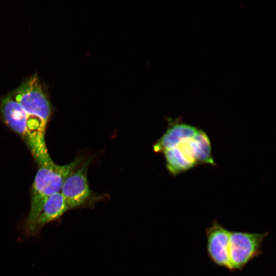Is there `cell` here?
Segmentation results:
<instances>
[{
    "mask_svg": "<svg viewBox=\"0 0 276 276\" xmlns=\"http://www.w3.org/2000/svg\"><path fill=\"white\" fill-rule=\"evenodd\" d=\"M0 113L7 126L25 142L39 166L52 160L45 141L47 123L27 113L14 99L11 93L1 100Z\"/></svg>",
    "mask_w": 276,
    "mask_h": 276,
    "instance_id": "6da1fadb",
    "label": "cell"
},
{
    "mask_svg": "<svg viewBox=\"0 0 276 276\" xmlns=\"http://www.w3.org/2000/svg\"><path fill=\"white\" fill-rule=\"evenodd\" d=\"M87 154H79L72 162L58 165L51 160L39 166L31 191V203L25 220L24 232L30 235L32 227L45 202L53 194L61 191L63 184L72 172L82 162Z\"/></svg>",
    "mask_w": 276,
    "mask_h": 276,
    "instance_id": "7a4b0ae2",
    "label": "cell"
},
{
    "mask_svg": "<svg viewBox=\"0 0 276 276\" xmlns=\"http://www.w3.org/2000/svg\"><path fill=\"white\" fill-rule=\"evenodd\" d=\"M163 153L166 166L173 176L199 165H215L210 139L200 129L194 134L183 137L173 147Z\"/></svg>",
    "mask_w": 276,
    "mask_h": 276,
    "instance_id": "3957f363",
    "label": "cell"
},
{
    "mask_svg": "<svg viewBox=\"0 0 276 276\" xmlns=\"http://www.w3.org/2000/svg\"><path fill=\"white\" fill-rule=\"evenodd\" d=\"M93 158V155L87 154L63 184L60 192L70 209L91 207L105 197V195H98L93 191L88 183L87 171Z\"/></svg>",
    "mask_w": 276,
    "mask_h": 276,
    "instance_id": "277c9868",
    "label": "cell"
},
{
    "mask_svg": "<svg viewBox=\"0 0 276 276\" xmlns=\"http://www.w3.org/2000/svg\"><path fill=\"white\" fill-rule=\"evenodd\" d=\"M269 234L231 231L229 243L231 272L242 271L247 264L263 253L262 244Z\"/></svg>",
    "mask_w": 276,
    "mask_h": 276,
    "instance_id": "5b68a950",
    "label": "cell"
},
{
    "mask_svg": "<svg viewBox=\"0 0 276 276\" xmlns=\"http://www.w3.org/2000/svg\"><path fill=\"white\" fill-rule=\"evenodd\" d=\"M11 93L27 113L48 123L52 114V106L37 74L28 78Z\"/></svg>",
    "mask_w": 276,
    "mask_h": 276,
    "instance_id": "8992f818",
    "label": "cell"
},
{
    "mask_svg": "<svg viewBox=\"0 0 276 276\" xmlns=\"http://www.w3.org/2000/svg\"><path fill=\"white\" fill-rule=\"evenodd\" d=\"M231 231L216 220L205 228L207 255L215 265L231 271L229 243Z\"/></svg>",
    "mask_w": 276,
    "mask_h": 276,
    "instance_id": "52a82bcc",
    "label": "cell"
},
{
    "mask_svg": "<svg viewBox=\"0 0 276 276\" xmlns=\"http://www.w3.org/2000/svg\"><path fill=\"white\" fill-rule=\"evenodd\" d=\"M70 208L60 192L50 196L45 202L30 236L37 235L48 224L59 219Z\"/></svg>",
    "mask_w": 276,
    "mask_h": 276,
    "instance_id": "ba28073f",
    "label": "cell"
},
{
    "mask_svg": "<svg viewBox=\"0 0 276 276\" xmlns=\"http://www.w3.org/2000/svg\"><path fill=\"white\" fill-rule=\"evenodd\" d=\"M199 128L178 120L168 119V126L163 135L153 145L157 153L173 147L183 137L194 134Z\"/></svg>",
    "mask_w": 276,
    "mask_h": 276,
    "instance_id": "9c48e42d",
    "label": "cell"
}]
</instances>
